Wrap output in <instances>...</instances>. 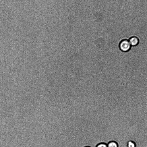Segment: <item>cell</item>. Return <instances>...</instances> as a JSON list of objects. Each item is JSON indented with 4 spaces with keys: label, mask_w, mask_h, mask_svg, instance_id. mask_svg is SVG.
<instances>
[{
    "label": "cell",
    "mask_w": 147,
    "mask_h": 147,
    "mask_svg": "<svg viewBox=\"0 0 147 147\" xmlns=\"http://www.w3.org/2000/svg\"><path fill=\"white\" fill-rule=\"evenodd\" d=\"M119 47L122 51L126 52L129 51L131 47L129 40L127 39L122 40L120 42Z\"/></svg>",
    "instance_id": "1"
},
{
    "label": "cell",
    "mask_w": 147,
    "mask_h": 147,
    "mask_svg": "<svg viewBox=\"0 0 147 147\" xmlns=\"http://www.w3.org/2000/svg\"><path fill=\"white\" fill-rule=\"evenodd\" d=\"M129 40L131 45L133 46L137 45L139 43V39L135 36L130 37Z\"/></svg>",
    "instance_id": "2"
},
{
    "label": "cell",
    "mask_w": 147,
    "mask_h": 147,
    "mask_svg": "<svg viewBox=\"0 0 147 147\" xmlns=\"http://www.w3.org/2000/svg\"><path fill=\"white\" fill-rule=\"evenodd\" d=\"M107 145V147H118L117 143L113 141L110 142Z\"/></svg>",
    "instance_id": "3"
},
{
    "label": "cell",
    "mask_w": 147,
    "mask_h": 147,
    "mask_svg": "<svg viewBox=\"0 0 147 147\" xmlns=\"http://www.w3.org/2000/svg\"><path fill=\"white\" fill-rule=\"evenodd\" d=\"M127 147H136V144L132 141H129L128 142L127 145Z\"/></svg>",
    "instance_id": "4"
},
{
    "label": "cell",
    "mask_w": 147,
    "mask_h": 147,
    "mask_svg": "<svg viewBox=\"0 0 147 147\" xmlns=\"http://www.w3.org/2000/svg\"><path fill=\"white\" fill-rule=\"evenodd\" d=\"M96 147H107V145L105 143H101L98 144Z\"/></svg>",
    "instance_id": "5"
},
{
    "label": "cell",
    "mask_w": 147,
    "mask_h": 147,
    "mask_svg": "<svg viewBox=\"0 0 147 147\" xmlns=\"http://www.w3.org/2000/svg\"></svg>",
    "instance_id": "6"
}]
</instances>
